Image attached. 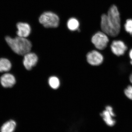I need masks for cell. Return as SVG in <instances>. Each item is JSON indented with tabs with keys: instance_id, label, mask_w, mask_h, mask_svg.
<instances>
[{
	"instance_id": "cell-12",
	"label": "cell",
	"mask_w": 132,
	"mask_h": 132,
	"mask_svg": "<svg viewBox=\"0 0 132 132\" xmlns=\"http://www.w3.org/2000/svg\"><path fill=\"white\" fill-rule=\"evenodd\" d=\"M12 68V64L9 60L5 58L0 59V72H8Z\"/></svg>"
},
{
	"instance_id": "cell-10",
	"label": "cell",
	"mask_w": 132,
	"mask_h": 132,
	"mask_svg": "<svg viewBox=\"0 0 132 132\" xmlns=\"http://www.w3.org/2000/svg\"><path fill=\"white\" fill-rule=\"evenodd\" d=\"M0 81L2 86L5 88L12 87L14 86L16 82L14 76L9 73L3 75L1 77Z\"/></svg>"
},
{
	"instance_id": "cell-11",
	"label": "cell",
	"mask_w": 132,
	"mask_h": 132,
	"mask_svg": "<svg viewBox=\"0 0 132 132\" xmlns=\"http://www.w3.org/2000/svg\"><path fill=\"white\" fill-rule=\"evenodd\" d=\"M16 126V123L13 120H10L4 123L1 128V132H13Z\"/></svg>"
},
{
	"instance_id": "cell-15",
	"label": "cell",
	"mask_w": 132,
	"mask_h": 132,
	"mask_svg": "<svg viewBox=\"0 0 132 132\" xmlns=\"http://www.w3.org/2000/svg\"><path fill=\"white\" fill-rule=\"evenodd\" d=\"M125 30L129 33L131 35H132V20H127L125 26Z\"/></svg>"
},
{
	"instance_id": "cell-16",
	"label": "cell",
	"mask_w": 132,
	"mask_h": 132,
	"mask_svg": "<svg viewBox=\"0 0 132 132\" xmlns=\"http://www.w3.org/2000/svg\"><path fill=\"white\" fill-rule=\"evenodd\" d=\"M124 93L128 99L132 100V86H128L125 89Z\"/></svg>"
},
{
	"instance_id": "cell-3",
	"label": "cell",
	"mask_w": 132,
	"mask_h": 132,
	"mask_svg": "<svg viewBox=\"0 0 132 132\" xmlns=\"http://www.w3.org/2000/svg\"><path fill=\"white\" fill-rule=\"evenodd\" d=\"M59 18L57 14L52 12H44L39 18L41 24L46 28H55L59 26Z\"/></svg>"
},
{
	"instance_id": "cell-9",
	"label": "cell",
	"mask_w": 132,
	"mask_h": 132,
	"mask_svg": "<svg viewBox=\"0 0 132 132\" xmlns=\"http://www.w3.org/2000/svg\"><path fill=\"white\" fill-rule=\"evenodd\" d=\"M17 29L16 34L19 37L26 38L28 37L31 32V28L29 24L24 22H19L16 26Z\"/></svg>"
},
{
	"instance_id": "cell-7",
	"label": "cell",
	"mask_w": 132,
	"mask_h": 132,
	"mask_svg": "<svg viewBox=\"0 0 132 132\" xmlns=\"http://www.w3.org/2000/svg\"><path fill=\"white\" fill-rule=\"evenodd\" d=\"M38 60V56L35 53L29 52L24 55L23 64L26 69L30 70L36 65Z\"/></svg>"
},
{
	"instance_id": "cell-13",
	"label": "cell",
	"mask_w": 132,
	"mask_h": 132,
	"mask_svg": "<svg viewBox=\"0 0 132 132\" xmlns=\"http://www.w3.org/2000/svg\"><path fill=\"white\" fill-rule=\"evenodd\" d=\"M67 27L69 30L71 31H75L78 30L79 27V21L77 19L75 18H71L68 21Z\"/></svg>"
},
{
	"instance_id": "cell-19",
	"label": "cell",
	"mask_w": 132,
	"mask_h": 132,
	"mask_svg": "<svg viewBox=\"0 0 132 132\" xmlns=\"http://www.w3.org/2000/svg\"><path fill=\"white\" fill-rule=\"evenodd\" d=\"M130 64H131V65H132V61H131V62H130Z\"/></svg>"
},
{
	"instance_id": "cell-14",
	"label": "cell",
	"mask_w": 132,
	"mask_h": 132,
	"mask_svg": "<svg viewBox=\"0 0 132 132\" xmlns=\"http://www.w3.org/2000/svg\"><path fill=\"white\" fill-rule=\"evenodd\" d=\"M48 83L51 87L54 89H57L60 87V80L56 76L50 77L48 79Z\"/></svg>"
},
{
	"instance_id": "cell-17",
	"label": "cell",
	"mask_w": 132,
	"mask_h": 132,
	"mask_svg": "<svg viewBox=\"0 0 132 132\" xmlns=\"http://www.w3.org/2000/svg\"><path fill=\"white\" fill-rule=\"evenodd\" d=\"M129 56L132 61V49L130 50V52H129Z\"/></svg>"
},
{
	"instance_id": "cell-4",
	"label": "cell",
	"mask_w": 132,
	"mask_h": 132,
	"mask_svg": "<svg viewBox=\"0 0 132 132\" xmlns=\"http://www.w3.org/2000/svg\"><path fill=\"white\" fill-rule=\"evenodd\" d=\"M109 40L106 34L103 32H98L93 36L92 43L97 49L103 50L106 48Z\"/></svg>"
},
{
	"instance_id": "cell-18",
	"label": "cell",
	"mask_w": 132,
	"mask_h": 132,
	"mask_svg": "<svg viewBox=\"0 0 132 132\" xmlns=\"http://www.w3.org/2000/svg\"><path fill=\"white\" fill-rule=\"evenodd\" d=\"M130 82H131V83L132 84V73L131 74V75H130Z\"/></svg>"
},
{
	"instance_id": "cell-2",
	"label": "cell",
	"mask_w": 132,
	"mask_h": 132,
	"mask_svg": "<svg viewBox=\"0 0 132 132\" xmlns=\"http://www.w3.org/2000/svg\"><path fill=\"white\" fill-rule=\"evenodd\" d=\"M5 40L10 48L16 54L24 55L31 51L32 43L26 38L18 36L12 38L7 36Z\"/></svg>"
},
{
	"instance_id": "cell-5",
	"label": "cell",
	"mask_w": 132,
	"mask_h": 132,
	"mask_svg": "<svg viewBox=\"0 0 132 132\" xmlns=\"http://www.w3.org/2000/svg\"><path fill=\"white\" fill-rule=\"evenodd\" d=\"M103 120L108 126H113L116 124V121L113 119L115 114L113 111L112 108L110 106L106 107L105 110L101 113Z\"/></svg>"
},
{
	"instance_id": "cell-6",
	"label": "cell",
	"mask_w": 132,
	"mask_h": 132,
	"mask_svg": "<svg viewBox=\"0 0 132 132\" xmlns=\"http://www.w3.org/2000/svg\"><path fill=\"white\" fill-rule=\"evenodd\" d=\"M88 62L93 66H98L102 64L104 60L103 55L96 50H93L87 55Z\"/></svg>"
},
{
	"instance_id": "cell-1",
	"label": "cell",
	"mask_w": 132,
	"mask_h": 132,
	"mask_svg": "<svg viewBox=\"0 0 132 132\" xmlns=\"http://www.w3.org/2000/svg\"><path fill=\"white\" fill-rule=\"evenodd\" d=\"M101 26L102 32L107 35L116 37L120 32V18L119 12L115 5L109 10L107 14L102 15Z\"/></svg>"
},
{
	"instance_id": "cell-8",
	"label": "cell",
	"mask_w": 132,
	"mask_h": 132,
	"mask_svg": "<svg viewBox=\"0 0 132 132\" xmlns=\"http://www.w3.org/2000/svg\"><path fill=\"white\" fill-rule=\"evenodd\" d=\"M111 51L114 54L120 56L125 54L127 49V47L125 43L121 40H114L111 44Z\"/></svg>"
}]
</instances>
